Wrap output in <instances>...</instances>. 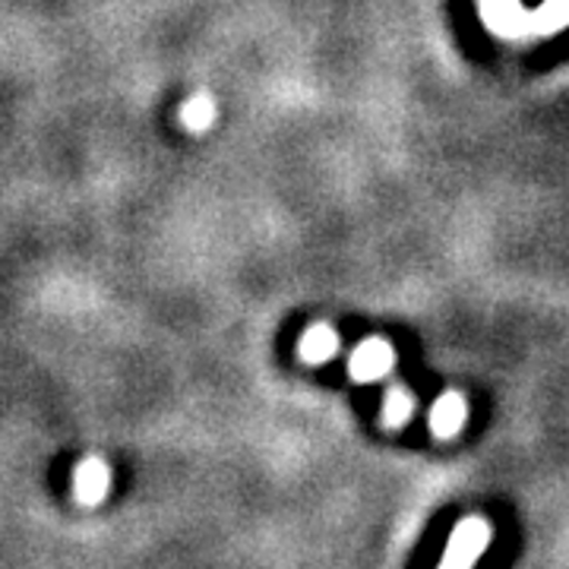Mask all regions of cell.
I'll return each instance as SVG.
<instances>
[{"mask_svg":"<svg viewBox=\"0 0 569 569\" xmlns=\"http://www.w3.org/2000/svg\"><path fill=\"white\" fill-rule=\"evenodd\" d=\"M415 411V396L402 387L389 389L387 402H383V425L387 427H406L408 418Z\"/></svg>","mask_w":569,"mask_h":569,"instance_id":"8","label":"cell"},{"mask_svg":"<svg viewBox=\"0 0 569 569\" xmlns=\"http://www.w3.org/2000/svg\"><path fill=\"white\" fill-rule=\"evenodd\" d=\"M466 418H468V408H466V399L456 392V389H447L433 408H430V430L440 437V440H447V437H456L462 427H466Z\"/></svg>","mask_w":569,"mask_h":569,"instance_id":"5","label":"cell"},{"mask_svg":"<svg viewBox=\"0 0 569 569\" xmlns=\"http://www.w3.org/2000/svg\"><path fill=\"white\" fill-rule=\"evenodd\" d=\"M481 17L493 32L507 39L531 36V13L519 7V0H481Z\"/></svg>","mask_w":569,"mask_h":569,"instance_id":"4","label":"cell"},{"mask_svg":"<svg viewBox=\"0 0 569 569\" xmlns=\"http://www.w3.org/2000/svg\"><path fill=\"white\" fill-rule=\"evenodd\" d=\"M181 123L187 130H193V133L209 130V127L216 123V102H212V96L197 92L193 99H187L181 108Z\"/></svg>","mask_w":569,"mask_h":569,"instance_id":"7","label":"cell"},{"mask_svg":"<svg viewBox=\"0 0 569 569\" xmlns=\"http://www.w3.org/2000/svg\"><path fill=\"white\" fill-rule=\"evenodd\" d=\"M298 351H301V358L310 361V365H323L329 358H336V351H339V336H336L332 326H310L305 336H301V342H298Z\"/></svg>","mask_w":569,"mask_h":569,"instance_id":"6","label":"cell"},{"mask_svg":"<svg viewBox=\"0 0 569 569\" xmlns=\"http://www.w3.org/2000/svg\"><path fill=\"white\" fill-rule=\"evenodd\" d=\"M490 529L481 516H468L462 519L452 538H449V548L443 553V567H471L485 550H488Z\"/></svg>","mask_w":569,"mask_h":569,"instance_id":"1","label":"cell"},{"mask_svg":"<svg viewBox=\"0 0 569 569\" xmlns=\"http://www.w3.org/2000/svg\"><path fill=\"white\" fill-rule=\"evenodd\" d=\"M111 490V466L102 456H86L73 471V497L82 507H99Z\"/></svg>","mask_w":569,"mask_h":569,"instance_id":"3","label":"cell"},{"mask_svg":"<svg viewBox=\"0 0 569 569\" xmlns=\"http://www.w3.org/2000/svg\"><path fill=\"white\" fill-rule=\"evenodd\" d=\"M392 370V348L383 339H365L348 358V373L355 383H377Z\"/></svg>","mask_w":569,"mask_h":569,"instance_id":"2","label":"cell"}]
</instances>
